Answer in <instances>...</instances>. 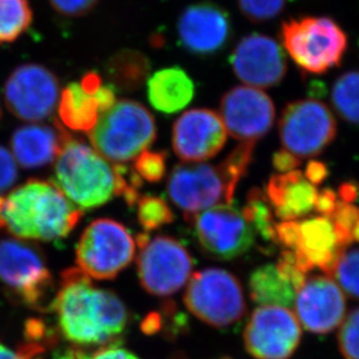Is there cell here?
<instances>
[{
  "label": "cell",
  "mask_w": 359,
  "mask_h": 359,
  "mask_svg": "<svg viewBox=\"0 0 359 359\" xmlns=\"http://www.w3.org/2000/svg\"><path fill=\"white\" fill-rule=\"evenodd\" d=\"M49 309L62 337L77 353L118 344L130 318L114 292L95 286L77 268L63 271Z\"/></svg>",
  "instance_id": "1"
},
{
  "label": "cell",
  "mask_w": 359,
  "mask_h": 359,
  "mask_svg": "<svg viewBox=\"0 0 359 359\" xmlns=\"http://www.w3.org/2000/svg\"><path fill=\"white\" fill-rule=\"evenodd\" d=\"M54 184L81 210L104 206L116 197L133 206L142 180L134 170L112 165L95 148L70 135L55 161Z\"/></svg>",
  "instance_id": "2"
},
{
  "label": "cell",
  "mask_w": 359,
  "mask_h": 359,
  "mask_svg": "<svg viewBox=\"0 0 359 359\" xmlns=\"http://www.w3.org/2000/svg\"><path fill=\"white\" fill-rule=\"evenodd\" d=\"M81 215L83 212L47 180H27L0 200V229L22 241L65 238Z\"/></svg>",
  "instance_id": "3"
},
{
  "label": "cell",
  "mask_w": 359,
  "mask_h": 359,
  "mask_svg": "<svg viewBox=\"0 0 359 359\" xmlns=\"http://www.w3.org/2000/svg\"><path fill=\"white\" fill-rule=\"evenodd\" d=\"M155 118L146 106L122 99L99 118L88 133L92 146L109 162L135 160L156 140Z\"/></svg>",
  "instance_id": "4"
},
{
  "label": "cell",
  "mask_w": 359,
  "mask_h": 359,
  "mask_svg": "<svg viewBox=\"0 0 359 359\" xmlns=\"http://www.w3.org/2000/svg\"><path fill=\"white\" fill-rule=\"evenodd\" d=\"M0 281L7 294L28 309H50L55 281L40 248L19 238L0 241Z\"/></svg>",
  "instance_id": "5"
},
{
  "label": "cell",
  "mask_w": 359,
  "mask_h": 359,
  "mask_svg": "<svg viewBox=\"0 0 359 359\" xmlns=\"http://www.w3.org/2000/svg\"><path fill=\"white\" fill-rule=\"evenodd\" d=\"M280 40L302 72L321 75L341 65L348 48L346 32L327 17H304L284 21Z\"/></svg>",
  "instance_id": "6"
},
{
  "label": "cell",
  "mask_w": 359,
  "mask_h": 359,
  "mask_svg": "<svg viewBox=\"0 0 359 359\" xmlns=\"http://www.w3.org/2000/svg\"><path fill=\"white\" fill-rule=\"evenodd\" d=\"M135 240L125 224L109 217L92 221L76 247L77 269L88 278L113 280L130 265Z\"/></svg>",
  "instance_id": "7"
},
{
  "label": "cell",
  "mask_w": 359,
  "mask_h": 359,
  "mask_svg": "<svg viewBox=\"0 0 359 359\" xmlns=\"http://www.w3.org/2000/svg\"><path fill=\"white\" fill-rule=\"evenodd\" d=\"M184 302L198 319L217 328L235 325L247 312L242 285L222 269H206L191 276Z\"/></svg>",
  "instance_id": "8"
},
{
  "label": "cell",
  "mask_w": 359,
  "mask_h": 359,
  "mask_svg": "<svg viewBox=\"0 0 359 359\" xmlns=\"http://www.w3.org/2000/svg\"><path fill=\"white\" fill-rule=\"evenodd\" d=\"M137 276L143 290L155 297H170L190 280L194 258L180 241L168 235H137Z\"/></svg>",
  "instance_id": "9"
},
{
  "label": "cell",
  "mask_w": 359,
  "mask_h": 359,
  "mask_svg": "<svg viewBox=\"0 0 359 359\" xmlns=\"http://www.w3.org/2000/svg\"><path fill=\"white\" fill-rule=\"evenodd\" d=\"M238 184L221 163H182L170 173L166 190L171 201L189 217L212 207L231 205Z\"/></svg>",
  "instance_id": "10"
},
{
  "label": "cell",
  "mask_w": 359,
  "mask_h": 359,
  "mask_svg": "<svg viewBox=\"0 0 359 359\" xmlns=\"http://www.w3.org/2000/svg\"><path fill=\"white\" fill-rule=\"evenodd\" d=\"M337 122L325 102L306 99L285 107L279 120V136L284 149L299 158L316 157L335 140Z\"/></svg>",
  "instance_id": "11"
},
{
  "label": "cell",
  "mask_w": 359,
  "mask_h": 359,
  "mask_svg": "<svg viewBox=\"0 0 359 359\" xmlns=\"http://www.w3.org/2000/svg\"><path fill=\"white\" fill-rule=\"evenodd\" d=\"M203 251L212 257L231 261L245 254L255 243L256 233L242 210L231 205L212 207L185 217Z\"/></svg>",
  "instance_id": "12"
},
{
  "label": "cell",
  "mask_w": 359,
  "mask_h": 359,
  "mask_svg": "<svg viewBox=\"0 0 359 359\" xmlns=\"http://www.w3.org/2000/svg\"><path fill=\"white\" fill-rule=\"evenodd\" d=\"M4 95L7 109L18 119L38 122L49 118L57 107L60 81L43 65H19L7 79Z\"/></svg>",
  "instance_id": "13"
},
{
  "label": "cell",
  "mask_w": 359,
  "mask_h": 359,
  "mask_svg": "<svg viewBox=\"0 0 359 359\" xmlns=\"http://www.w3.org/2000/svg\"><path fill=\"white\" fill-rule=\"evenodd\" d=\"M243 339L256 359H288L302 339V325L287 307L262 306L251 314Z\"/></svg>",
  "instance_id": "14"
},
{
  "label": "cell",
  "mask_w": 359,
  "mask_h": 359,
  "mask_svg": "<svg viewBox=\"0 0 359 359\" xmlns=\"http://www.w3.org/2000/svg\"><path fill=\"white\" fill-rule=\"evenodd\" d=\"M220 116L234 139L255 143L271 130L276 109L272 99L259 88L235 86L221 99Z\"/></svg>",
  "instance_id": "15"
},
{
  "label": "cell",
  "mask_w": 359,
  "mask_h": 359,
  "mask_svg": "<svg viewBox=\"0 0 359 359\" xmlns=\"http://www.w3.org/2000/svg\"><path fill=\"white\" fill-rule=\"evenodd\" d=\"M231 65L235 75L256 88H273L287 72V61L280 44L268 35L249 34L236 44Z\"/></svg>",
  "instance_id": "16"
},
{
  "label": "cell",
  "mask_w": 359,
  "mask_h": 359,
  "mask_svg": "<svg viewBox=\"0 0 359 359\" xmlns=\"http://www.w3.org/2000/svg\"><path fill=\"white\" fill-rule=\"evenodd\" d=\"M227 134L220 114L208 109H190L173 125V151L184 163L210 160L224 148Z\"/></svg>",
  "instance_id": "17"
},
{
  "label": "cell",
  "mask_w": 359,
  "mask_h": 359,
  "mask_svg": "<svg viewBox=\"0 0 359 359\" xmlns=\"http://www.w3.org/2000/svg\"><path fill=\"white\" fill-rule=\"evenodd\" d=\"M294 304L297 319L313 334H329L346 318V294L329 276L306 279L297 291Z\"/></svg>",
  "instance_id": "18"
},
{
  "label": "cell",
  "mask_w": 359,
  "mask_h": 359,
  "mask_svg": "<svg viewBox=\"0 0 359 359\" xmlns=\"http://www.w3.org/2000/svg\"><path fill=\"white\" fill-rule=\"evenodd\" d=\"M177 33L185 50L197 56H212L224 50L231 35V18L217 4H192L182 12Z\"/></svg>",
  "instance_id": "19"
},
{
  "label": "cell",
  "mask_w": 359,
  "mask_h": 359,
  "mask_svg": "<svg viewBox=\"0 0 359 359\" xmlns=\"http://www.w3.org/2000/svg\"><path fill=\"white\" fill-rule=\"evenodd\" d=\"M70 134L57 120L54 125L21 126L11 137L14 160L25 169H40L57 158Z\"/></svg>",
  "instance_id": "20"
},
{
  "label": "cell",
  "mask_w": 359,
  "mask_h": 359,
  "mask_svg": "<svg viewBox=\"0 0 359 359\" xmlns=\"http://www.w3.org/2000/svg\"><path fill=\"white\" fill-rule=\"evenodd\" d=\"M318 194L316 187L299 170L272 176L265 191L273 213L283 221L297 220L311 213Z\"/></svg>",
  "instance_id": "21"
},
{
  "label": "cell",
  "mask_w": 359,
  "mask_h": 359,
  "mask_svg": "<svg viewBox=\"0 0 359 359\" xmlns=\"http://www.w3.org/2000/svg\"><path fill=\"white\" fill-rule=\"evenodd\" d=\"M299 229L298 245L293 251L327 275L342 250L332 220L325 217H311L300 222Z\"/></svg>",
  "instance_id": "22"
},
{
  "label": "cell",
  "mask_w": 359,
  "mask_h": 359,
  "mask_svg": "<svg viewBox=\"0 0 359 359\" xmlns=\"http://www.w3.org/2000/svg\"><path fill=\"white\" fill-rule=\"evenodd\" d=\"M194 83L178 67L162 69L148 79V99L154 109L164 114H175L185 109L194 98Z\"/></svg>",
  "instance_id": "23"
},
{
  "label": "cell",
  "mask_w": 359,
  "mask_h": 359,
  "mask_svg": "<svg viewBox=\"0 0 359 359\" xmlns=\"http://www.w3.org/2000/svg\"><path fill=\"white\" fill-rule=\"evenodd\" d=\"M98 91H86L81 83H70L63 88L57 109L60 120L65 128L88 134L95 128L102 114Z\"/></svg>",
  "instance_id": "24"
},
{
  "label": "cell",
  "mask_w": 359,
  "mask_h": 359,
  "mask_svg": "<svg viewBox=\"0 0 359 359\" xmlns=\"http://www.w3.org/2000/svg\"><path fill=\"white\" fill-rule=\"evenodd\" d=\"M249 292L256 304L262 306H291L294 304L297 290L284 278L276 264L256 269L249 278Z\"/></svg>",
  "instance_id": "25"
},
{
  "label": "cell",
  "mask_w": 359,
  "mask_h": 359,
  "mask_svg": "<svg viewBox=\"0 0 359 359\" xmlns=\"http://www.w3.org/2000/svg\"><path fill=\"white\" fill-rule=\"evenodd\" d=\"M106 72L113 88L134 91L142 86L150 72V62L140 51L121 50L113 55L106 65Z\"/></svg>",
  "instance_id": "26"
},
{
  "label": "cell",
  "mask_w": 359,
  "mask_h": 359,
  "mask_svg": "<svg viewBox=\"0 0 359 359\" xmlns=\"http://www.w3.org/2000/svg\"><path fill=\"white\" fill-rule=\"evenodd\" d=\"M33 21L29 0H0V43H11L26 33Z\"/></svg>",
  "instance_id": "27"
},
{
  "label": "cell",
  "mask_w": 359,
  "mask_h": 359,
  "mask_svg": "<svg viewBox=\"0 0 359 359\" xmlns=\"http://www.w3.org/2000/svg\"><path fill=\"white\" fill-rule=\"evenodd\" d=\"M244 217L254 228L255 233L261 235L265 242H276V222L273 210L266 194L259 189H251L247 196V203L242 210Z\"/></svg>",
  "instance_id": "28"
},
{
  "label": "cell",
  "mask_w": 359,
  "mask_h": 359,
  "mask_svg": "<svg viewBox=\"0 0 359 359\" xmlns=\"http://www.w3.org/2000/svg\"><path fill=\"white\" fill-rule=\"evenodd\" d=\"M332 102L343 120L359 125V72H346L336 79Z\"/></svg>",
  "instance_id": "29"
},
{
  "label": "cell",
  "mask_w": 359,
  "mask_h": 359,
  "mask_svg": "<svg viewBox=\"0 0 359 359\" xmlns=\"http://www.w3.org/2000/svg\"><path fill=\"white\" fill-rule=\"evenodd\" d=\"M327 276L350 298L359 300V248L342 249Z\"/></svg>",
  "instance_id": "30"
},
{
  "label": "cell",
  "mask_w": 359,
  "mask_h": 359,
  "mask_svg": "<svg viewBox=\"0 0 359 359\" xmlns=\"http://www.w3.org/2000/svg\"><path fill=\"white\" fill-rule=\"evenodd\" d=\"M137 220L144 233L154 231L170 224L175 219L173 212L165 200L146 194L137 200Z\"/></svg>",
  "instance_id": "31"
},
{
  "label": "cell",
  "mask_w": 359,
  "mask_h": 359,
  "mask_svg": "<svg viewBox=\"0 0 359 359\" xmlns=\"http://www.w3.org/2000/svg\"><path fill=\"white\" fill-rule=\"evenodd\" d=\"M166 151L144 150L134 160L133 170L142 180L149 183H158L166 173Z\"/></svg>",
  "instance_id": "32"
},
{
  "label": "cell",
  "mask_w": 359,
  "mask_h": 359,
  "mask_svg": "<svg viewBox=\"0 0 359 359\" xmlns=\"http://www.w3.org/2000/svg\"><path fill=\"white\" fill-rule=\"evenodd\" d=\"M359 217V208L353 203L339 201L334 213L330 217L339 247L342 249L349 247L353 243V228Z\"/></svg>",
  "instance_id": "33"
},
{
  "label": "cell",
  "mask_w": 359,
  "mask_h": 359,
  "mask_svg": "<svg viewBox=\"0 0 359 359\" xmlns=\"http://www.w3.org/2000/svg\"><path fill=\"white\" fill-rule=\"evenodd\" d=\"M337 341L344 359H359V307L343 320Z\"/></svg>",
  "instance_id": "34"
},
{
  "label": "cell",
  "mask_w": 359,
  "mask_h": 359,
  "mask_svg": "<svg viewBox=\"0 0 359 359\" xmlns=\"http://www.w3.org/2000/svg\"><path fill=\"white\" fill-rule=\"evenodd\" d=\"M287 0H238L240 11L248 20L265 22L284 11Z\"/></svg>",
  "instance_id": "35"
},
{
  "label": "cell",
  "mask_w": 359,
  "mask_h": 359,
  "mask_svg": "<svg viewBox=\"0 0 359 359\" xmlns=\"http://www.w3.org/2000/svg\"><path fill=\"white\" fill-rule=\"evenodd\" d=\"M276 266L280 272V275L284 278L287 279L294 286L297 291L302 287V284L307 279V277H306L307 273L302 270V266L299 264L298 259H297V256H295L293 250L286 249V250L283 251Z\"/></svg>",
  "instance_id": "36"
},
{
  "label": "cell",
  "mask_w": 359,
  "mask_h": 359,
  "mask_svg": "<svg viewBox=\"0 0 359 359\" xmlns=\"http://www.w3.org/2000/svg\"><path fill=\"white\" fill-rule=\"evenodd\" d=\"M100 0H49L56 12L65 17H83L90 13Z\"/></svg>",
  "instance_id": "37"
},
{
  "label": "cell",
  "mask_w": 359,
  "mask_h": 359,
  "mask_svg": "<svg viewBox=\"0 0 359 359\" xmlns=\"http://www.w3.org/2000/svg\"><path fill=\"white\" fill-rule=\"evenodd\" d=\"M18 180V165L13 155L0 144V197L13 187Z\"/></svg>",
  "instance_id": "38"
},
{
  "label": "cell",
  "mask_w": 359,
  "mask_h": 359,
  "mask_svg": "<svg viewBox=\"0 0 359 359\" xmlns=\"http://www.w3.org/2000/svg\"><path fill=\"white\" fill-rule=\"evenodd\" d=\"M42 343L28 339L27 342L13 350L0 343V359H35L43 353Z\"/></svg>",
  "instance_id": "39"
},
{
  "label": "cell",
  "mask_w": 359,
  "mask_h": 359,
  "mask_svg": "<svg viewBox=\"0 0 359 359\" xmlns=\"http://www.w3.org/2000/svg\"><path fill=\"white\" fill-rule=\"evenodd\" d=\"M69 359H140L135 353L132 351L121 348L118 344L114 346H104L100 349H97L93 353H75L70 356Z\"/></svg>",
  "instance_id": "40"
},
{
  "label": "cell",
  "mask_w": 359,
  "mask_h": 359,
  "mask_svg": "<svg viewBox=\"0 0 359 359\" xmlns=\"http://www.w3.org/2000/svg\"><path fill=\"white\" fill-rule=\"evenodd\" d=\"M300 229L299 222L295 220L281 221L276 224V240L288 250H294L298 245Z\"/></svg>",
  "instance_id": "41"
},
{
  "label": "cell",
  "mask_w": 359,
  "mask_h": 359,
  "mask_svg": "<svg viewBox=\"0 0 359 359\" xmlns=\"http://www.w3.org/2000/svg\"><path fill=\"white\" fill-rule=\"evenodd\" d=\"M272 165L279 172H291L302 165V158L288 150L281 149L272 157Z\"/></svg>",
  "instance_id": "42"
},
{
  "label": "cell",
  "mask_w": 359,
  "mask_h": 359,
  "mask_svg": "<svg viewBox=\"0 0 359 359\" xmlns=\"http://www.w3.org/2000/svg\"><path fill=\"white\" fill-rule=\"evenodd\" d=\"M337 194L332 189H325L320 194H318L316 198V207L314 210L318 213L321 214V217L330 219L336 206H337Z\"/></svg>",
  "instance_id": "43"
},
{
  "label": "cell",
  "mask_w": 359,
  "mask_h": 359,
  "mask_svg": "<svg viewBox=\"0 0 359 359\" xmlns=\"http://www.w3.org/2000/svg\"><path fill=\"white\" fill-rule=\"evenodd\" d=\"M304 175L309 183L313 184L314 187H318V185H321L329 176L328 166L321 161H309L306 165Z\"/></svg>",
  "instance_id": "44"
},
{
  "label": "cell",
  "mask_w": 359,
  "mask_h": 359,
  "mask_svg": "<svg viewBox=\"0 0 359 359\" xmlns=\"http://www.w3.org/2000/svg\"><path fill=\"white\" fill-rule=\"evenodd\" d=\"M337 194L341 198V201L353 203L359 197V184L353 182V180L344 182V183L339 185Z\"/></svg>",
  "instance_id": "45"
},
{
  "label": "cell",
  "mask_w": 359,
  "mask_h": 359,
  "mask_svg": "<svg viewBox=\"0 0 359 359\" xmlns=\"http://www.w3.org/2000/svg\"><path fill=\"white\" fill-rule=\"evenodd\" d=\"M161 325H162L161 316L156 313H154V314L147 316L146 320L143 321L142 328L147 334H155L160 330Z\"/></svg>",
  "instance_id": "46"
},
{
  "label": "cell",
  "mask_w": 359,
  "mask_h": 359,
  "mask_svg": "<svg viewBox=\"0 0 359 359\" xmlns=\"http://www.w3.org/2000/svg\"><path fill=\"white\" fill-rule=\"evenodd\" d=\"M351 234H353V241L359 242V217L358 220L356 221V224L353 226V233H351Z\"/></svg>",
  "instance_id": "47"
},
{
  "label": "cell",
  "mask_w": 359,
  "mask_h": 359,
  "mask_svg": "<svg viewBox=\"0 0 359 359\" xmlns=\"http://www.w3.org/2000/svg\"><path fill=\"white\" fill-rule=\"evenodd\" d=\"M0 116H1V111H0Z\"/></svg>",
  "instance_id": "48"
},
{
  "label": "cell",
  "mask_w": 359,
  "mask_h": 359,
  "mask_svg": "<svg viewBox=\"0 0 359 359\" xmlns=\"http://www.w3.org/2000/svg\"><path fill=\"white\" fill-rule=\"evenodd\" d=\"M0 200H1V197H0Z\"/></svg>",
  "instance_id": "49"
}]
</instances>
